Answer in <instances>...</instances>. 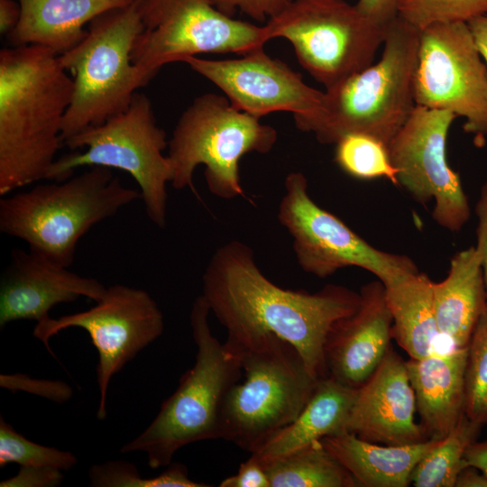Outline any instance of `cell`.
<instances>
[{
    "instance_id": "cell-1",
    "label": "cell",
    "mask_w": 487,
    "mask_h": 487,
    "mask_svg": "<svg viewBox=\"0 0 487 487\" xmlns=\"http://www.w3.org/2000/svg\"><path fill=\"white\" fill-rule=\"evenodd\" d=\"M201 295L225 327L226 344L244 345L276 335L297 349L318 380L328 377V334L360 303V293L341 285L328 284L314 293L280 288L262 272L252 248L237 240L214 253L203 274Z\"/></svg>"
},
{
    "instance_id": "cell-2",
    "label": "cell",
    "mask_w": 487,
    "mask_h": 487,
    "mask_svg": "<svg viewBox=\"0 0 487 487\" xmlns=\"http://www.w3.org/2000/svg\"><path fill=\"white\" fill-rule=\"evenodd\" d=\"M73 94V78L52 50H1V196L46 179L63 144L61 127Z\"/></svg>"
},
{
    "instance_id": "cell-3",
    "label": "cell",
    "mask_w": 487,
    "mask_h": 487,
    "mask_svg": "<svg viewBox=\"0 0 487 487\" xmlns=\"http://www.w3.org/2000/svg\"><path fill=\"white\" fill-rule=\"evenodd\" d=\"M382 45L378 62L326 88L319 109L294 120L296 127L313 133L323 144L363 133L389 145L416 106L413 82L419 31L397 16Z\"/></svg>"
},
{
    "instance_id": "cell-4",
    "label": "cell",
    "mask_w": 487,
    "mask_h": 487,
    "mask_svg": "<svg viewBox=\"0 0 487 487\" xmlns=\"http://www.w3.org/2000/svg\"><path fill=\"white\" fill-rule=\"evenodd\" d=\"M141 198L106 167L39 184L0 200V231L29 250L69 267L79 240L96 225Z\"/></svg>"
},
{
    "instance_id": "cell-5",
    "label": "cell",
    "mask_w": 487,
    "mask_h": 487,
    "mask_svg": "<svg viewBox=\"0 0 487 487\" xmlns=\"http://www.w3.org/2000/svg\"><path fill=\"white\" fill-rule=\"evenodd\" d=\"M210 308L202 295L193 302L189 321L197 346L192 368L161 405L152 422L121 453L146 454L152 469L168 466L177 451L189 444L219 439L220 409L225 396L242 376L240 354L212 335Z\"/></svg>"
},
{
    "instance_id": "cell-6",
    "label": "cell",
    "mask_w": 487,
    "mask_h": 487,
    "mask_svg": "<svg viewBox=\"0 0 487 487\" xmlns=\"http://www.w3.org/2000/svg\"><path fill=\"white\" fill-rule=\"evenodd\" d=\"M226 345L240 354L244 380L224 398L219 439L252 454L298 418L319 380L297 349L276 335L244 345Z\"/></svg>"
},
{
    "instance_id": "cell-7",
    "label": "cell",
    "mask_w": 487,
    "mask_h": 487,
    "mask_svg": "<svg viewBox=\"0 0 487 487\" xmlns=\"http://www.w3.org/2000/svg\"><path fill=\"white\" fill-rule=\"evenodd\" d=\"M142 8L143 0H134L99 15L79 43L59 55L74 80L61 127L63 142L124 111L136 90L145 86L132 60L134 42L144 28Z\"/></svg>"
},
{
    "instance_id": "cell-8",
    "label": "cell",
    "mask_w": 487,
    "mask_h": 487,
    "mask_svg": "<svg viewBox=\"0 0 487 487\" xmlns=\"http://www.w3.org/2000/svg\"><path fill=\"white\" fill-rule=\"evenodd\" d=\"M277 131L234 107L225 96L207 93L196 97L178 120L169 142L168 158L175 189L191 188L198 165L205 166L209 191L221 198L244 196L239 161L249 152L267 153Z\"/></svg>"
},
{
    "instance_id": "cell-9",
    "label": "cell",
    "mask_w": 487,
    "mask_h": 487,
    "mask_svg": "<svg viewBox=\"0 0 487 487\" xmlns=\"http://www.w3.org/2000/svg\"><path fill=\"white\" fill-rule=\"evenodd\" d=\"M63 144L74 152L56 159L45 179L61 181L80 167H106L129 173L140 188L149 219L164 229L167 222V184L172 168L163 151L169 142L156 121L150 98L136 92L123 112L103 124L89 126Z\"/></svg>"
},
{
    "instance_id": "cell-10",
    "label": "cell",
    "mask_w": 487,
    "mask_h": 487,
    "mask_svg": "<svg viewBox=\"0 0 487 487\" xmlns=\"http://www.w3.org/2000/svg\"><path fill=\"white\" fill-rule=\"evenodd\" d=\"M264 25L326 89L372 64L388 30L345 0H293Z\"/></svg>"
},
{
    "instance_id": "cell-11",
    "label": "cell",
    "mask_w": 487,
    "mask_h": 487,
    "mask_svg": "<svg viewBox=\"0 0 487 487\" xmlns=\"http://www.w3.org/2000/svg\"><path fill=\"white\" fill-rule=\"evenodd\" d=\"M132 60L145 85L166 64L202 53L247 54L270 41L265 25L236 20L208 0H143Z\"/></svg>"
},
{
    "instance_id": "cell-12",
    "label": "cell",
    "mask_w": 487,
    "mask_h": 487,
    "mask_svg": "<svg viewBox=\"0 0 487 487\" xmlns=\"http://www.w3.org/2000/svg\"><path fill=\"white\" fill-rule=\"evenodd\" d=\"M277 216L292 238L299 267L308 274L326 278L340 269L355 266L388 286L419 271L409 256L373 247L319 207L311 198L308 179L300 171L287 175Z\"/></svg>"
},
{
    "instance_id": "cell-13",
    "label": "cell",
    "mask_w": 487,
    "mask_h": 487,
    "mask_svg": "<svg viewBox=\"0 0 487 487\" xmlns=\"http://www.w3.org/2000/svg\"><path fill=\"white\" fill-rule=\"evenodd\" d=\"M413 95L416 106L464 118V130L482 147L487 138V68L467 23L419 31Z\"/></svg>"
},
{
    "instance_id": "cell-14",
    "label": "cell",
    "mask_w": 487,
    "mask_h": 487,
    "mask_svg": "<svg viewBox=\"0 0 487 487\" xmlns=\"http://www.w3.org/2000/svg\"><path fill=\"white\" fill-rule=\"evenodd\" d=\"M69 327L86 330L97 351L99 404L96 417L105 419L111 379L140 351L161 335L163 314L147 291L116 284L106 288L93 308L59 318L49 317L37 323L32 334L53 354L50 339Z\"/></svg>"
},
{
    "instance_id": "cell-15",
    "label": "cell",
    "mask_w": 487,
    "mask_h": 487,
    "mask_svg": "<svg viewBox=\"0 0 487 487\" xmlns=\"http://www.w3.org/2000/svg\"><path fill=\"white\" fill-rule=\"evenodd\" d=\"M455 118L449 111L416 106L388 145L399 186L422 205L433 199V219L451 232L460 231L471 216L460 176L447 161V136Z\"/></svg>"
},
{
    "instance_id": "cell-16",
    "label": "cell",
    "mask_w": 487,
    "mask_h": 487,
    "mask_svg": "<svg viewBox=\"0 0 487 487\" xmlns=\"http://www.w3.org/2000/svg\"><path fill=\"white\" fill-rule=\"evenodd\" d=\"M183 62L220 88L234 107L257 118L274 112H289L294 120L309 117L323 100L324 91L307 85L263 47L237 59L188 57Z\"/></svg>"
},
{
    "instance_id": "cell-17",
    "label": "cell",
    "mask_w": 487,
    "mask_h": 487,
    "mask_svg": "<svg viewBox=\"0 0 487 487\" xmlns=\"http://www.w3.org/2000/svg\"><path fill=\"white\" fill-rule=\"evenodd\" d=\"M106 287L33 252L14 249L0 282V327L17 320L48 319L51 309L80 297L96 302Z\"/></svg>"
},
{
    "instance_id": "cell-18",
    "label": "cell",
    "mask_w": 487,
    "mask_h": 487,
    "mask_svg": "<svg viewBox=\"0 0 487 487\" xmlns=\"http://www.w3.org/2000/svg\"><path fill=\"white\" fill-rule=\"evenodd\" d=\"M416 398L406 361L391 347L374 372L358 388L347 432L382 445L427 440L415 422Z\"/></svg>"
},
{
    "instance_id": "cell-19",
    "label": "cell",
    "mask_w": 487,
    "mask_h": 487,
    "mask_svg": "<svg viewBox=\"0 0 487 487\" xmlns=\"http://www.w3.org/2000/svg\"><path fill=\"white\" fill-rule=\"evenodd\" d=\"M360 303L332 328L325 345L328 376L360 388L390 349L392 316L385 286L379 280L363 286Z\"/></svg>"
},
{
    "instance_id": "cell-20",
    "label": "cell",
    "mask_w": 487,
    "mask_h": 487,
    "mask_svg": "<svg viewBox=\"0 0 487 487\" xmlns=\"http://www.w3.org/2000/svg\"><path fill=\"white\" fill-rule=\"evenodd\" d=\"M467 354L468 345L406 361L427 439L446 437L465 413Z\"/></svg>"
},
{
    "instance_id": "cell-21",
    "label": "cell",
    "mask_w": 487,
    "mask_h": 487,
    "mask_svg": "<svg viewBox=\"0 0 487 487\" xmlns=\"http://www.w3.org/2000/svg\"><path fill=\"white\" fill-rule=\"evenodd\" d=\"M20 20L7 35L11 46L41 45L61 55L87 35L84 30L99 15L134 0H16Z\"/></svg>"
},
{
    "instance_id": "cell-22",
    "label": "cell",
    "mask_w": 487,
    "mask_h": 487,
    "mask_svg": "<svg viewBox=\"0 0 487 487\" xmlns=\"http://www.w3.org/2000/svg\"><path fill=\"white\" fill-rule=\"evenodd\" d=\"M433 305L440 335L466 347L487 302L481 253L470 246L455 253L447 276L433 281Z\"/></svg>"
},
{
    "instance_id": "cell-23",
    "label": "cell",
    "mask_w": 487,
    "mask_h": 487,
    "mask_svg": "<svg viewBox=\"0 0 487 487\" xmlns=\"http://www.w3.org/2000/svg\"><path fill=\"white\" fill-rule=\"evenodd\" d=\"M439 442L382 445L345 432L321 440L326 450L353 475L357 486L406 487L419 461Z\"/></svg>"
},
{
    "instance_id": "cell-24",
    "label": "cell",
    "mask_w": 487,
    "mask_h": 487,
    "mask_svg": "<svg viewBox=\"0 0 487 487\" xmlns=\"http://www.w3.org/2000/svg\"><path fill=\"white\" fill-rule=\"evenodd\" d=\"M358 388L347 386L329 376L319 380L298 418L251 455L258 460L276 457L321 441L326 436L347 432V421Z\"/></svg>"
},
{
    "instance_id": "cell-25",
    "label": "cell",
    "mask_w": 487,
    "mask_h": 487,
    "mask_svg": "<svg viewBox=\"0 0 487 487\" xmlns=\"http://www.w3.org/2000/svg\"><path fill=\"white\" fill-rule=\"evenodd\" d=\"M433 281L423 272L412 273L385 286L392 316L391 338L409 355L420 359L434 352L440 335L433 305Z\"/></svg>"
},
{
    "instance_id": "cell-26",
    "label": "cell",
    "mask_w": 487,
    "mask_h": 487,
    "mask_svg": "<svg viewBox=\"0 0 487 487\" xmlns=\"http://www.w3.org/2000/svg\"><path fill=\"white\" fill-rule=\"evenodd\" d=\"M258 461L267 474L271 487L357 486L353 475L321 441L286 455Z\"/></svg>"
},
{
    "instance_id": "cell-27",
    "label": "cell",
    "mask_w": 487,
    "mask_h": 487,
    "mask_svg": "<svg viewBox=\"0 0 487 487\" xmlns=\"http://www.w3.org/2000/svg\"><path fill=\"white\" fill-rule=\"evenodd\" d=\"M482 427L464 413L449 434L416 465L410 483L416 487L455 486L460 472L467 466L465 452L476 441Z\"/></svg>"
},
{
    "instance_id": "cell-28",
    "label": "cell",
    "mask_w": 487,
    "mask_h": 487,
    "mask_svg": "<svg viewBox=\"0 0 487 487\" xmlns=\"http://www.w3.org/2000/svg\"><path fill=\"white\" fill-rule=\"evenodd\" d=\"M335 161L352 178L361 180L385 179L399 186L388 145L363 133H349L335 143Z\"/></svg>"
},
{
    "instance_id": "cell-29",
    "label": "cell",
    "mask_w": 487,
    "mask_h": 487,
    "mask_svg": "<svg viewBox=\"0 0 487 487\" xmlns=\"http://www.w3.org/2000/svg\"><path fill=\"white\" fill-rule=\"evenodd\" d=\"M78 463L72 453L34 443L0 418V467L17 464L23 467L70 470Z\"/></svg>"
},
{
    "instance_id": "cell-30",
    "label": "cell",
    "mask_w": 487,
    "mask_h": 487,
    "mask_svg": "<svg viewBox=\"0 0 487 487\" xmlns=\"http://www.w3.org/2000/svg\"><path fill=\"white\" fill-rule=\"evenodd\" d=\"M464 412L476 423H487V302L468 344Z\"/></svg>"
},
{
    "instance_id": "cell-31",
    "label": "cell",
    "mask_w": 487,
    "mask_h": 487,
    "mask_svg": "<svg viewBox=\"0 0 487 487\" xmlns=\"http://www.w3.org/2000/svg\"><path fill=\"white\" fill-rule=\"evenodd\" d=\"M398 16L421 31L446 23H468L487 14V0H398Z\"/></svg>"
},
{
    "instance_id": "cell-32",
    "label": "cell",
    "mask_w": 487,
    "mask_h": 487,
    "mask_svg": "<svg viewBox=\"0 0 487 487\" xmlns=\"http://www.w3.org/2000/svg\"><path fill=\"white\" fill-rule=\"evenodd\" d=\"M89 485L93 487H164L161 473L152 478H142L137 467L124 460L108 461L94 464L88 471Z\"/></svg>"
},
{
    "instance_id": "cell-33",
    "label": "cell",
    "mask_w": 487,
    "mask_h": 487,
    "mask_svg": "<svg viewBox=\"0 0 487 487\" xmlns=\"http://www.w3.org/2000/svg\"><path fill=\"white\" fill-rule=\"evenodd\" d=\"M216 9L234 17L238 11L264 22L276 16L293 0H208Z\"/></svg>"
},
{
    "instance_id": "cell-34",
    "label": "cell",
    "mask_w": 487,
    "mask_h": 487,
    "mask_svg": "<svg viewBox=\"0 0 487 487\" xmlns=\"http://www.w3.org/2000/svg\"><path fill=\"white\" fill-rule=\"evenodd\" d=\"M0 384L8 389H21L57 402H64L72 394V389L63 381H38L22 374H1Z\"/></svg>"
},
{
    "instance_id": "cell-35",
    "label": "cell",
    "mask_w": 487,
    "mask_h": 487,
    "mask_svg": "<svg viewBox=\"0 0 487 487\" xmlns=\"http://www.w3.org/2000/svg\"><path fill=\"white\" fill-rule=\"evenodd\" d=\"M61 470L52 468L23 467L19 473L0 482L1 487H54L61 484Z\"/></svg>"
},
{
    "instance_id": "cell-36",
    "label": "cell",
    "mask_w": 487,
    "mask_h": 487,
    "mask_svg": "<svg viewBox=\"0 0 487 487\" xmlns=\"http://www.w3.org/2000/svg\"><path fill=\"white\" fill-rule=\"evenodd\" d=\"M220 487H271L261 463L253 455L239 466L238 472L224 479Z\"/></svg>"
},
{
    "instance_id": "cell-37",
    "label": "cell",
    "mask_w": 487,
    "mask_h": 487,
    "mask_svg": "<svg viewBox=\"0 0 487 487\" xmlns=\"http://www.w3.org/2000/svg\"><path fill=\"white\" fill-rule=\"evenodd\" d=\"M398 0H358L355 5L368 18L382 26L397 18Z\"/></svg>"
},
{
    "instance_id": "cell-38",
    "label": "cell",
    "mask_w": 487,
    "mask_h": 487,
    "mask_svg": "<svg viewBox=\"0 0 487 487\" xmlns=\"http://www.w3.org/2000/svg\"><path fill=\"white\" fill-rule=\"evenodd\" d=\"M475 213L478 218L476 247L481 253L482 269L487 289V182L481 188L480 197L475 206Z\"/></svg>"
},
{
    "instance_id": "cell-39",
    "label": "cell",
    "mask_w": 487,
    "mask_h": 487,
    "mask_svg": "<svg viewBox=\"0 0 487 487\" xmlns=\"http://www.w3.org/2000/svg\"><path fill=\"white\" fill-rule=\"evenodd\" d=\"M21 7L16 0H0V32L8 35L16 27Z\"/></svg>"
},
{
    "instance_id": "cell-40",
    "label": "cell",
    "mask_w": 487,
    "mask_h": 487,
    "mask_svg": "<svg viewBox=\"0 0 487 487\" xmlns=\"http://www.w3.org/2000/svg\"><path fill=\"white\" fill-rule=\"evenodd\" d=\"M475 47L487 68V14L467 23Z\"/></svg>"
},
{
    "instance_id": "cell-41",
    "label": "cell",
    "mask_w": 487,
    "mask_h": 487,
    "mask_svg": "<svg viewBox=\"0 0 487 487\" xmlns=\"http://www.w3.org/2000/svg\"><path fill=\"white\" fill-rule=\"evenodd\" d=\"M467 466H473L487 474V441L473 443L465 452Z\"/></svg>"
},
{
    "instance_id": "cell-42",
    "label": "cell",
    "mask_w": 487,
    "mask_h": 487,
    "mask_svg": "<svg viewBox=\"0 0 487 487\" xmlns=\"http://www.w3.org/2000/svg\"><path fill=\"white\" fill-rule=\"evenodd\" d=\"M455 487H487V474L473 466H466L457 476Z\"/></svg>"
}]
</instances>
